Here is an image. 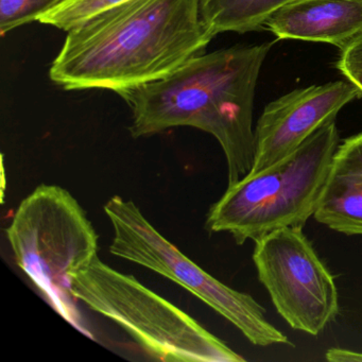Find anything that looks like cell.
I'll return each instance as SVG.
<instances>
[{"label": "cell", "instance_id": "obj_8", "mask_svg": "<svg viewBox=\"0 0 362 362\" xmlns=\"http://www.w3.org/2000/svg\"><path fill=\"white\" fill-rule=\"evenodd\" d=\"M359 96L351 82L336 81L292 90L267 105L254 130L255 154L250 173L264 170L291 154Z\"/></svg>", "mask_w": 362, "mask_h": 362}, {"label": "cell", "instance_id": "obj_4", "mask_svg": "<svg viewBox=\"0 0 362 362\" xmlns=\"http://www.w3.org/2000/svg\"><path fill=\"white\" fill-rule=\"evenodd\" d=\"M6 233L16 264L59 315L86 332L71 276L97 257L98 236L79 202L60 186L42 184L22 201Z\"/></svg>", "mask_w": 362, "mask_h": 362}, {"label": "cell", "instance_id": "obj_10", "mask_svg": "<svg viewBox=\"0 0 362 362\" xmlns=\"http://www.w3.org/2000/svg\"><path fill=\"white\" fill-rule=\"evenodd\" d=\"M313 217L334 232L362 235V132L339 145Z\"/></svg>", "mask_w": 362, "mask_h": 362}, {"label": "cell", "instance_id": "obj_3", "mask_svg": "<svg viewBox=\"0 0 362 362\" xmlns=\"http://www.w3.org/2000/svg\"><path fill=\"white\" fill-rule=\"evenodd\" d=\"M338 147L332 120L276 164L228 186L209 209L205 228L230 233L237 245L279 228H304L317 211Z\"/></svg>", "mask_w": 362, "mask_h": 362}, {"label": "cell", "instance_id": "obj_15", "mask_svg": "<svg viewBox=\"0 0 362 362\" xmlns=\"http://www.w3.org/2000/svg\"><path fill=\"white\" fill-rule=\"evenodd\" d=\"M326 359L328 361H361L362 354L355 351H347V349H330L326 353Z\"/></svg>", "mask_w": 362, "mask_h": 362}, {"label": "cell", "instance_id": "obj_13", "mask_svg": "<svg viewBox=\"0 0 362 362\" xmlns=\"http://www.w3.org/2000/svg\"><path fill=\"white\" fill-rule=\"evenodd\" d=\"M64 0H0V33L39 21Z\"/></svg>", "mask_w": 362, "mask_h": 362}, {"label": "cell", "instance_id": "obj_14", "mask_svg": "<svg viewBox=\"0 0 362 362\" xmlns=\"http://www.w3.org/2000/svg\"><path fill=\"white\" fill-rule=\"evenodd\" d=\"M340 49L337 67L362 96V31Z\"/></svg>", "mask_w": 362, "mask_h": 362}, {"label": "cell", "instance_id": "obj_9", "mask_svg": "<svg viewBox=\"0 0 362 362\" xmlns=\"http://www.w3.org/2000/svg\"><path fill=\"white\" fill-rule=\"evenodd\" d=\"M264 27L281 40H302L342 48L362 31V0H292Z\"/></svg>", "mask_w": 362, "mask_h": 362}, {"label": "cell", "instance_id": "obj_5", "mask_svg": "<svg viewBox=\"0 0 362 362\" xmlns=\"http://www.w3.org/2000/svg\"><path fill=\"white\" fill-rule=\"evenodd\" d=\"M78 302L126 330L151 357L167 362H243L236 351L185 311L118 272L98 256L71 276Z\"/></svg>", "mask_w": 362, "mask_h": 362}, {"label": "cell", "instance_id": "obj_11", "mask_svg": "<svg viewBox=\"0 0 362 362\" xmlns=\"http://www.w3.org/2000/svg\"><path fill=\"white\" fill-rule=\"evenodd\" d=\"M292 0H200L203 21L215 35L259 30L279 8Z\"/></svg>", "mask_w": 362, "mask_h": 362}, {"label": "cell", "instance_id": "obj_1", "mask_svg": "<svg viewBox=\"0 0 362 362\" xmlns=\"http://www.w3.org/2000/svg\"><path fill=\"white\" fill-rule=\"evenodd\" d=\"M50 66L66 90L127 94L168 77L216 37L200 0H129L69 31Z\"/></svg>", "mask_w": 362, "mask_h": 362}, {"label": "cell", "instance_id": "obj_12", "mask_svg": "<svg viewBox=\"0 0 362 362\" xmlns=\"http://www.w3.org/2000/svg\"><path fill=\"white\" fill-rule=\"evenodd\" d=\"M126 1L129 0H64L42 16L39 22L69 33L97 14Z\"/></svg>", "mask_w": 362, "mask_h": 362}, {"label": "cell", "instance_id": "obj_7", "mask_svg": "<svg viewBox=\"0 0 362 362\" xmlns=\"http://www.w3.org/2000/svg\"><path fill=\"white\" fill-rule=\"evenodd\" d=\"M258 279L277 313L294 330L321 334L339 313L334 276L303 228H283L255 241Z\"/></svg>", "mask_w": 362, "mask_h": 362}, {"label": "cell", "instance_id": "obj_6", "mask_svg": "<svg viewBox=\"0 0 362 362\" xmlns=\"http://www.w3.org/2000/svg\"><path fill=\"white\" fill-rule=\"evenodd\" d=\"M105 211L113 226L110 245L113 255L179 284L238 328L252 344L292 346L287 336L268 321L266 310L257 300L205 272L167 240L134 202L114 196L105 205Z\"/></svg>", "mask_w": 362, "mask_h": 362}, {"label": "cell", "instance_id": "obj_2", "mask_svg": "<svg viewBox=\"0 0 362 362\" xmlns=\"http://www.w3.org/2000/svg\"><path fill=\"white\" fill-rule=\"evenodd\" d=\"M271 44L198 54L164 79L127 94L133 137L175 127L213 135L228 165V186L249 175L255 154L253 107L256 84Z\"/></svg>", "mask_w": 362, "mask_h": 362}]
</instances>
